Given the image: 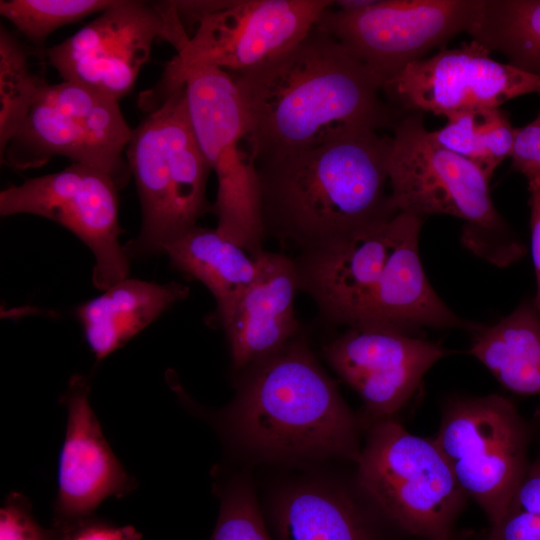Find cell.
<instances>
[{
  "instance_id": "836d02e7",
  "label": "cell",
  "mask_w": 540,
  "mask_h": 540,
  "mask_svg": "<svg viewBox=\"0 0 540 540\" xmlns=\"http://www.w3.org/2000/svg\"><path fill=\"white\" fill-rule=\"evenodd\" d=\"M530 192L531 254L533 259L536 293L532 300L540 315V188L528 187Z\"/></svg>"
},
{
  "instance_id": "7402d4cb",
  "label": "cell",
  "mask_w": 540,
  "mask_h": 540,
  "mask_svg": "<svg viewBox=\"0 0 540 540\" xmlns=\"http://www.w3.org/2000/svg\"><path fill=\"white\" fill-rule=\"evenodd\" d=\"M273 524L277 540H379L369 516L350 496L319 485L280 496Z\"/></svg>"
},
{
  "instance_id": "d6a6232c",
  "label": "cell",
  "mask_w": 540,
  "mask_h": 540,
  "mask_svg": "<svg viewBox=\"0 0 540 540\" xmlns=\"http://www.w3.org/2000/svg\"><path fill=\"white\" fill-rule=\"evenodd\" d=\"M231 1L232 0H177L175 1V5L180 21L186 32L191 37V33H194L203 19L221 9L226 8L230 5Z\"/></svg>"
},
{
  "instance_id": "3957f363",
  "label": "cell",
  "mask_w": 540,
  "mask_h": 540,
  "mask_svg": "<svg viewBox=\"0 0 540 540\" xmlns=\"http://www.w3.org/2000/svg\"><path fill=\"white\" fill-rule=\"evenodd\" d=\"M392 137L373 129L254 163L266 237L311 251L393 217Z\"/></svg>"
},
{
  "instance_id": "8992f818",
  "label": "cell",
  "mask_w": 540,
  "mask_h": 540,
  "mask_svg": "<svg viewBox=\"0 0 540 540\" xmlns=\"http://www.w3.org/2000/svg\"><path fill=\"white\" fill-rule=\"evenodd\" d=\"M126 158L141 207V228L124 250L128 258L163 253L211 210V170L188 116L185 86L165 97L132 130Z\"/></svg>"
},
{
  "instance_id": "83f0119b",
  "label": "cell",
  "mask_w": 540,
  "mask_h": 540,
  "mask_svg": "<svg viewBox=\"0 0 540 540\" xmlns=\"http://www.w3.org/2000/svg\"><path fill=\"white\" fill-rule=\"evenodd\" d=\"M0 540H57V532L39 525L27 498L12 493L1 508Z\"/></svg>"
},
{
  "instance_id": "52a82bcc",
  "label": "cell",
  "mask_w": 540,
  "mask_h": 540,
  "mask_svg": "<svg viewBox=\"0 0 540 540\" xmlns=\"http://www.w3.org/2000/svg\"><path fill=\"white\" fill-rule=\"evenodd\" d=\"M357 463L360 490L381 516L421 540H452L467 495L433 439L375 421Z\"/></svg>"
},
{
  "instance_id": "e0dca14e",
  "label": "cell",
  "mask_w": 540,
  "mask_h": 540,
  "mask_svg": "<svg viewBox=\"0 0 540 540\" xmlns=\"http://www.w3.org/2000/svg\"><path fill=\"white\" fill-rule=\"evenodd\" d=\"M89 391L87 379L74 375L63 396L67 423L59 457L56 528L91 517L105 499L124 496L133 487L103 435Z\"/></svg>"
},
{
  "instance_id": "30bf717a",
  "label": "cell",
  "mask_w": 540,
  "mask_h": 540,
  "mask_svg": "<svg viewBox=\"0 0 540 540\" xmlns=\"http://www.w3.org/2000/svg\"><path fill=\"white\" fill-rule=\"evenodd\" d=\"M182 85L195 138L217 176L211 208L216 229L255 258L264 251L266 235L255 165L239 149L245 119L235 79L222 69L199 67L183 76Z\"/></svg>"
},
{
  "instance_id": "ffe728a7",
  "label": "cell",
  "mask_w": 540,
  "mask_h": 540,
  "mask_svg": "<svg viewBox=\"0 0 540 540\" xmlns=\"http://www.w3.org/2000/svg\"><path fill=\"white\" fill-rule=\"evenodd\" d=\"M170 265L202 283L213 295L216 309L211 323L220 325L255 280L258 261L216 228L196 225L163 249Z\"/></svg>"
},
{
  "instance_id": "ba28073f",
  "label": "cell",
  "mask_w": 540,
  "mask_h": 540,
  "mask_svg": "<svg viewBox=\"0 0 540 540\" xmlns=\"http://www.w3.org/2000/svg\"><path fill=\"white\" fill-rule=\"evenodd\" d=\"M132 130L117 100L73 82H47L0 153L1 164L26 170L63 156L106 173L120 190L132 176Z\"/></svg>"
},
{
  "instance_id": "277c9868",
  "label": "cell",
  "mask_w": 540,
  "mask_h": 540,
  "mask_svg": "<svg viewBox=\"0 0 540 540\" xmlns=\"http://www.w3.org/2000/svg\"><path fill=\"white\" fill-rule=\"evenodd\" d=\"M243 370L226 412L239 441L270 459L358 461V421L301 332Z\"/></svg>"
},
{
  "instance_id": "4dcf8cb0",
  "label": "cell",
  "mask_w": 540,
  "mask_h": 540,
  "mask_svg": "<svg viewBox=\"0 0 540 540\" xmlns=\"http://www.w3.org/2000/svg\"><path fill=\"white\" fill-rule=\"evenodd\" d=\"M483 540H540V515L509 510Z\"/></svg>"
},
{
  "instance_id": "9a60e30c",
  "label": "cell",
  "mask_w": 540,
  "mask_h": 540,
  "mask_svg": "<svg viewBox=\"0 0 540 540\" xmlns=\"http://www.w3.org/2000/svg\"><path fill=\"white\" fill-rule=\"evenodd\" d=\"M490 52L475 40L441 50L411 63L382 91L388 103L403 113L429 112L447 119L540 93V75L496 61Z\"/></svg>"
},
{
  "instance_id": "603a6c76",
  "label": "cell",
  "mask_w": 540,
  "mask_h": 540,
  "mask_svg": "<svg viewBox=\"0 0 540 540\" xmlns=\"http://www.w3.org/2000/svg\"><path fill=\"white\" fill-rule=\"evenodd\" d=\"M468 33L508 64L540 75V0H483Z\"/></svg>"
},
{
  "instance_id": "484cf974",
  "label": "cell",
  "mask_w": 540,
  "mask_h": 540,
  "mask_svg": "<svg viewBox=\"0 0 540 540\" xmlns=\"http://www.w3.org/2000/svg\"><path fill=\"white\" fill-rule=\"evenodd\" d=\"M116 0H1L0 14L8 19L41 57L46 40L58 28L101 13Z\"/></svg>"
},
{
  "instance_id": "7a4b0ae2",
  "label": "cell",
  "mask_w": 540,
  "mask_h": 540,
  "mask_svg": "<svg viewBox=\"0 0 540 540\" xmlns=\"http://www.w3.org/2000/svg\"><path fill=\"white\" fill-rule=\"evenodd\" d=\"M423 222L397 212L346 238L299 252L294 258L299 291L335 325L412 335L425 328L471 331L475 323L453 312L427 279L419 255Z\"/></svg>"
},
{
  "instance_id": "f546056e",
  "label": "cell",
  "mask_w": 540,
  "mask_h": 540,
  "mask_svg": "<svg viewBox=\"0 0 540 540\" xmlns=\"http://www.w3.org/2000/svg\"><path fill=\"white\" fill-rule=\"evenodd\" d=\"M57 540H140L133 526H114L89 518L56 528Z\"/></svg>"
},
{
  "instance_id": "1f68e13d",
  "label": "cell",
  "mask_w": 540,
  "mask_h": 540,
  "mask_svg": "<svg viewBox=\"0 0 540 540\" xmlns=\"http://www.w3.org/2000/svg\"><path fill=\"white\" fill-rule=\"evenodd\" d=\"M509 510L540 515V450L536 458L529 462L514 493Z\"/></svg>"
},
{
  "instance_id": "5b68a950",
  "label": "cell",
  "mask_w": 540,
  "mask_h": 540,
  "mask_svg": "<svg viewBox=\"0 0 540 540\" xmlns=\"http://www.w3.org/2000/svg\"><path fill=\"white\" fill-rule=\"evenodd\" d=\"M392 129L388 179L398 212L461 219L463 245L499 268L525 256V243L495 208L490 178L480 168L437 142L422 113H405Z\"/></svg>"
},
{
  "instance_id": "d6986e66",
  "label": "cell",
  "mask_w": 540,
  "mask_h": 540,
  "mask_svg": "<svg viewBox=\"0 0 540 540\" xmlns=\"http://www.w3.org/2000/svg\"><path fill=\"white\" fill-rule=\"evenodd\" d=\"M189 292L179 282L158 284L126 278L77 307L76 316L91 351L101 361L186 299Z\"/></svg>"
},
{
  "instance_id": "2e32d148",
  "label": "cell",
  "mask_w": 540,
  "mask_h": 540,
  "mask_svg": "<svg viewBox=\"0 0 540 540\" xmlns=\"http://www.w3.org/2000/svg\"><path fill=\"white\" fill-rule=\"evenodd\" d=\"M323 352L375 421L392 418L414 395L425 374L449 354L440 344L418 335L380 327H349Z\"/></svg>"
},
{
  "instance_id": "8fae6325",
  "label": "cell",
  "mask_w": 540,
  "mask_h": 540,
  "mask_svg": "<svg viewBox=\"0 0 540 540\" xmlns=\"http://www.w3.org/2000/svg\"><path fill=\"white\" fill-rule=\"evenodd\" d=\"M333 0H232L201 21L187 45L167 62L162 78L141 103L151 107L180 88L199 67L237 74L283 54L315 26Z\"/></svg>"
},
{
  "instance_id": "cb8c5ba5",
  "label": "cell",
  "mask_w": 540,
  "mask_h": 540,
  "mask_svg": "<svg viewBox=\"0 0 540 540\" xmlns=\"http://www.w3.org/2000/svg\"><path fill=\"white\" fill-rule=\"evenodd\" d=\"M517 128L499 108L457 114L432 131L437 142L468 159L490 179L496 168L511 157Z\"/></svg>"
},
{
  "instance_id": "7c38bea8",
  "label": "cell",
  "mask_w": 540,
  "mask_h": 540,
  "mask_svg": "<svg viewBox=\"0 0 540 540\" xmlns=\"http://www.w3.org/2000/svg\"><path fill=\"white\" fill-rule=\"evenodd\" d=\"M483 0H381L353 9L323 12L315 26L324 30L383 86L411 63L461 32H469Z\"/></svg>"
},
{
  "instance_id": "f1b7e54d",
  "label": "cell",
  "mask_w": 540,
  "mask_h": 540,
  "mask_svg": "<svg viewBox=\"0 0 540 540\" xmlns=\"http://www.w3.org/2000/svg\"><path fill=\"white\" fill-rule=\"evenodd\" d=\"M510 158L513 169L527 179L528 187L540 188V113L516 130Z\"/></svg>"
},
{
  "instance_id": "44dd1931",
  "label": "cell",
  "mask_w": 540,
  "mask_h": 540,
  "mask_svg": "<svg viewBox=\"0 0 540 540\" xmlns=\"http://www.w3.org/2000/svg\"><path fill=\"white\" fill-rule=\"evenodd\" d=\"M469 353L506 389L520 395L540 394V315L523 300L492 325L471 331Z\"/></svg>"
},
{
  "instance_id": "6da1fadb",
  "label": "cell",
  "mask_w": 540,
  "mask_h": 540,
  "mask_svg": "<svg viewBox=\"0 0 540 540\" xmlns=\"http://www.w3.org/2000/svg\"><path fill=\"white\" fill-rule=\"evenodd\" d=\"M231 75L253 163L316 147L348 131L393 128L405 114L383 101L380 80L317 26L278 57Z\"/></svg>"
},
{
  "instance_id": "d4e9b609",
  "label": "cell",
  "mask_w": 540,
  "mask_h": 540,
  "mask_svg": "<svg viewBox=\"0 0 540 540\" xmlns=\"http://www.w3.org/2000/svg\"><path fill=\"white\" fill-rule=\"evenodd\" d=\"M29 49L7 28L0 29V153L14 136L47 83L30 67Z\"/></svg>"
},
{
  "instance_id": "5bb4252c",
  "label": "cell",
  "mask_w": 540,
  "mask_h": 540,
  "mask_svg": "<svg viewBox=\"0 0 540 540\" xmlns=\"http://www.w3.org/2000/svg\"><path fill=\"white\" fill-rule=\"evenodd\" d=\"M118 188L106 173L79 163L29 178L0 193V215L32 214L76 235L95 257L93 285L105 291L128 278L129 258L119 242Z\"/></svg>"
},
{
  "instance_id": "4316f807",
  "label": "cell",
  "mask_w": 540,
  "mask_h": 540,
  "mask_svg": "<svg viewBox=\"0 0 540 540\" xmlns=\"http://www.w3.org/2000/svg\"><path fill=\"white\" fill-rule=\"evenodd\" d=\"M210 540H271L251 487L243 480L222 493Z\"/></svg>"
},
{
  "instance_id": "ac0fdd59",
  "label": "cell",
  "mask_w": 540,
  "mask_h": 540,
  "mask_svg": "<svg viewBox=\"0 0 540 540\" xmlns=\"http://www.w3.org/2000/svg\"><path fill=\"white\" fill-rule=\"evenodd\" d=\"M255 280L219 326L224 330L235 370L276 353L300 333L294 300L299 291L294 259L263 251Z\"/></svg>"
},
{
  "instance_id": "e575fe53",
  "label": "cell",
  "mask_w": 540,
  "mask_h": 540,
  "mask_svg": "<svg viewBox=\"0 0 540 540\" xmlns=\"http://www.w3.org/2000/svg\"><path fill=\"white\" fill-rule=\"evenodd\" d=\"M452 540H483V537L479 538L472 534H461V535H455V537Z\"/></svg>"
},
{
  "instance_id": "4fadbf2b",
  "label": "cell",
  "mask_w": 540,
  "mask_h": 540,
  "mask_svg": "<svg viewBox=\"0 0 540 540\" xmlns=\"http://www.w3.org/2000/svg\"><path fill=\"white\" fill-rule=\"evenodd\" d=\"M184 27L173 1L116 0L45 57L62 77L119 100L133 88L157 38L175 45Z\"/></svg>"
},
{
  "instance_id": "9c48e42d",
  "label": "cell",
  "mask_w": 540,
  "mask_h": 540,
  "mask_svg": "<svg viewBox=\"0 0 540 540\" xmlns=\"http://www.w3.org/2000/svg\"><path fill=\"white\" fill-rule=\"evenodd\" d=\"M433 441L461 489L495 526L530 462V430L515 404L499 394L448 399Z\"/></svg>"
}]
</instances>
